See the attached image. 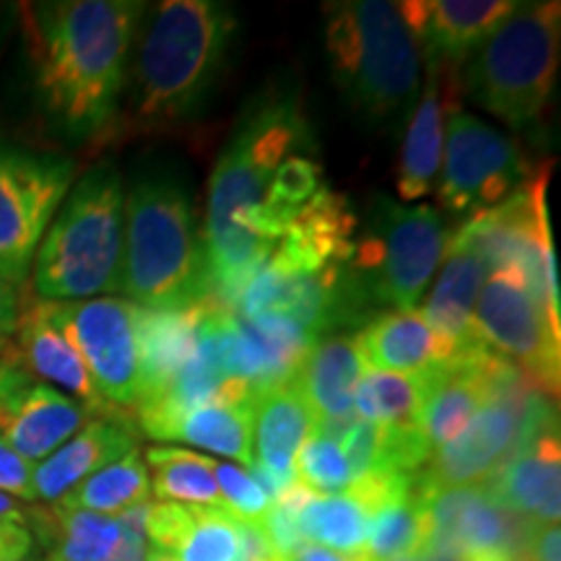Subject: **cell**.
<instances>
[{
	"mask_svg": "<svg viewBox=\"0 0 561 561\" xmlns=\"http://www.w3.org/2000/svg\"><path fill=\"white\" fill-rule=\"evenodd\" d=\"M398 561H419V557H411V559H398Z\"/></svg>",
	"mask_w": 561,
	"mask_h": 561,
	"instance_id": "7dc6e473",
	"label": "cell"
},
{
	"mask_svg": "<svg viewBox=\"0 0 561 561\" xmlns=\"http://www.w3.org/2000/svg\"><path fill=\"white\" fill-rule=\"evenodd\" d=\"M445 170L437 203L455 219L466 221L481 210L500 206L530 178L520 149L502 130L468 115L460 104L450 107Z\"/></svg>",
	"mask_w": 561,
	"mask_h": 561,
	"instance_id": "7c38bea8",
	"label": "cell"
},
{
	"mask_svg": "<svg viewBox=\"0 0 561 561\" xmlns=\"http://www.w3.org/2000/svg\"><path fill=\"white\" fill-rule=\"evenodd\" d=\"M310 128L294 96L263 100L244 115L221 151L208 182L206 244L210 299L234 312L237 299L250 278L263 268L276 244L244 229V216L261 206L265 187L278 164L310 146Z\"/></svg>",
	"mask_w": 561,
	"mask_h": 561,
	"instance_id": "3957f363",
	"label": "cell"
},
{
	"mask_svg": "<svg viewBox=\"0 0 561 561\" xmlns=\"http://www.w3.org/2000/svg\"><path fill=\"white\" fill-rule=\"evenodd\" d=\"M473 331L486 348L515 364L533 388L557 398L561 375V328L515 268L483 280L473 310Z\"/></svg>",
	"mask_w": 561,
	"mask_h": 561,
	"instance_id": "8fae6325",
	"label": "cell"
},
{
	"mask_svg": "<svg viewBox=\"0 0 561 561\" xmlns=\"http://www.w3.org/2000/svg\"><path fill=\"white\" fill-rule=\"evenodd\" d=\"M5 371H9V364L0 362V388H3V380H5Z\"/></svg>",
	"mask_w": 561,
	"mask_h": 561,
	"instance_id": "bcb514c9",
	"label": "cell"
},
{
	"mask_svg": "<svg viewBox=\"0 0 561 561\" xmlns=\"http://www.w3.org/2000/svg\"><path fill=\"white\" fill-rule=\"evenodd\" d=\"M430 385L432 367L411 371V375L367 369L354 390L356 419L380 426L416 424Z\"/></svg>",
	"mask_w": 561,
	"mask_h": 561,
	"instance_id": "f1b7e54d",
	"label": "cell"
},
{
	"mask_svg": "<svg viewBox=\"0 0 561 561\" xmlns=\"http://www.w3.org/2000/svg\"><path fill=\"white\" fill-rule=\"evenodd\" d=\"M144 462L153 476L151 494H157L161 502L224 510L214 476V458L182 450V447H149Z\"/></svg>",
	"mask_w": 561,
	"mask_h": 561,
	"instance_id": "f546056e",
	"label": "cell"
},
{
	"mask_svg": "<svg viewBox=\"0 0 561 561\" xmlns=\"http://www.w3.org/2000/svg\"><path fill=\"white\" fill-rule=\"evenodd\" d=\"M359 219L341 193L322 187L299 210L271 257L286 271L312 273L328 263H351Z\"/></svg>",
	"mask_w": 561,
	"mask_h": 561,
	"instance_id": "d6986e66",
	"label": "cell"
},
{
	"mask_svg": "<svg viewBox=\"0 0 561 561\" xmlns=\"http://www.w3.org/2000/svg\"><path fill=\"white\" fill-rule=\"evenodd\" d=\"M55 312L102 401L133 413L138 401L140 307L121 297H94L55 301Z\"/></svg>",
	"mask_w": 561,
	"mask_h": 561,
	"instance_id": "4fadbf2b",
	"label": "cell"
},
{
	"mask_svg": "<svg viewBox=\"0 0 561 561\" xmlns=\"http://www.w3.org/2000/svg\"><path fill=\"white\" fill-rule=\"evenodd\" d=\"M210 299L191 310L138 312V401L157 396L195 356ZM136 409V405H133Z\"/></svg>",
	"mask_w": 561,
	"mask_h": 561,
	"instance_id": "603a6c76",
	"label": "cell"
},
{
	"mask_svg": "<svg viewBox=\"0 0 561 561\" xmlns=\"http://www.w3.org/2000/svg\"><path fill=\"white\" fill-rule=\"evenodd\" d=\"M151 496V479L149 468L140 458L138 447L123 455L121 460L110 462L102 471L91 473L83 479L79 486H73L66 496L53 504L68 510H87L96 515L117 517L125 510L138 507V504L149 502Z\"/></svg>",
	"mask_w": 561,
	"mask_h": 561,
	"instance_id": "83f0119b",
	"label": "cell"
},
{
	"mask_svg": "<svg viewBox=\"0 0 561 561\" xmlns=\"http://www.w3.org/2000/svg\"><path fill=\"white\" fill-rule=\"evenodd\" d=\"M419 561H460V559H455V557H447V553H421L419 557Z\"/></svg>",
	"mask_w": 561,
	"mask_h": 561,
	"instance_id": "ee69618b",
	"label": "cell"
},
{
	"mask_svg": "<svg viewBox=\"0 0 561 561\" xmlns=\"http://www.w3.org/2000/svg\"><path fill=\"white\" fill-rule=\"evenodd\" d=\"M24 507H21L19 500H13V496L9 494H0V517H9V515H16V512H21Z\"/></svg>",
	"mask_w": 561,
	"mask_h": 561,
	"instance_id": "7bdbcfd3",
	"label": "cell"
},
{
	"mask_svg": "<svg viewBox=\"0 0 561 561\" xmlns=\"http://www.w3.org/2000/svg\"><path fill=\"white\" fill-rule=\"evenodd\" d=\"M21 305H24V301H21L16 286H11L9 280L0 278V341L11 339L13 331H16Z\"/></svg>",
	"mask_w": 561,
	"mask_h": 561,
	"instance_id": "60d3db41",
	"label": "cell"
},
{
	"mask_svg": "<svg viewBox=\"0 0 561 561\" xmlns=\"http://www.w3.org/2000/svg\"><path fill=\"white\" fill-rule=\"evenodd\" d=\"M32 471V462H26L9 442L0 437V494H9L13 500L34 502Z\"/></svg>",
	"mask_w": 561,
	"mask_h": 561,
	"instance_id": "74e56055",
	"label": "cell"
},
{
	"mask_svg": "<svg viewBox=\"0 0 561 561\" xmlns=\"http://www.w3.org/2000/svg\"><path fill=\"white\" fill-rule=\"evenodd\" d=\"M0 362L26 371L45 385H58L60 392L87 405L89 411L104 413L115 409L104 403L96 392L87 364L58 322L55 301L34 299L21 305L16 331L11 339L0 341Z\"/></svg>",
	"mask_w": 561,
	"mask_h": 561,
	"instance_id": "9a60e30c",
	"label": "cell"
},
{
	"mask_svg": "<svg viewBox=\"0 0 561 561\" xmlns=\"http://www.w3.org/2000/svg\"><path fill=\"white\" fill-rule=\"evenodd\" d=\"M445 268L426 299L424 320L430 322L437 341L450 351L453 359L481 348L483 343L473 331V310L483 280L489 278V265L471 248L447 250Z\"/></svg>",
	"mask_w": 561,
	"mask_h": 561,
	"instance_id": "7402d4cb",
	"label": "cell"
},
{
	"mask_svg": "<svg viewBox=\"0 0 561 561\" xmlns=\"http://www.w3.org/2000/svg\"><path fill=\"white\" fill-rule=\"evenodd\" d=\"M515 5V0H405L396 9L421 60L458 70Z\"/></svg>",
	"mask_w": 561,
	"mask_h": 561,
	"instance_id": "2e32d148",
	"label": "cell"
},
{
	"mask_svg": "<svg viewBox=\"0 0 561 561\" xmlns=\"http://www.w3.org/2000/svg\"><path fill=\"white\" fill-rule=\"evenodd\" d=\"M294 479L314 494L333 496L348 489L354 473H351L339 442L312 432V437L301 445L297 460H294Z\"/></svg>",
	"mask_w": 561,
	"mask_h": 561,
	"instance_id": "836d02e7",
	"label": "cell"
},
{
	"mask_svg": "<svg viewBox=\"0 0 561 561\" xmlns=\"http://www.w3.org/2000/svg\"><path fill=\"white\" fill-rule=\"evenodd\" d=\"M442 70L445 66H439V62H426V87L419 94L416 110L411 112L396 172L398 195L403 201L424 198L437 182L442 138H445L442 121H445V112L460 100L455 70L447 68L445 89H442Z\"/></svg>",
	"mask_w": 561,
	"mask_h": 561,
	"instance_id": "44dd1931",
	"label": "cell"
},
{
	"mask_svg": "<svg viewBox=\"0 0 561 561\" xmlns=\"http://www.w3.org/2000/svg\"><path fill=\"white\" fill-rule=\"evenodd\" d=\"M47 561H53V559H47Z\"/></svg>",
	"mask_w": 561,
	"mask_h": 561,
	"instance_id": "681fc988",
	"label": "cell"
},
{
	"mask_svg": "<svg viewBox=\"0 0 561 561\" xmlns=\"http://www.w3.org/2000/svg\"><path fill=\"white\" fill-rule=\"evenodd\" d=\"M307 543L343 553L364 557L369 536V515L346 494H314L297 517Z\"/></svg>",
	"mask_w": 561,
	"mask_h": 561,
	"instance_id": "4dcf8cb0",
	"label": "cell"
},
{
	"mask_svg": "<svg viewBox=\"0 0 561 561\" xmlns=\"http://www.w3.org/2000/svg\"><path fill=\"white\" fill-rule=\"evenodd\" d=\"M32 533H39L42 543L50 549L53 561H107L123 538L117 517L96 515L87 510H68L53 504L47 510H32Z\"/></svg>",
	"mask_w": 561,
	"mask_h": 561,
	"instance_id": "484cf974",
	"label": "cell"
},
{
	"mask_svg": "<svg viewBox=\"0 0 561 561\" xmlns=\"http://www.w3.org/2000/svg\"><path fill=\"white\" fill-rule=\"evenodd\" d=\"M496 502L536 525H559L561 517V442L559 426L538 434L530 445L486 481Z\"/></svg>",
	"mask_w": 561,
	"mask_h": 561,
	"instance_id": "ffe728a7",
	"label": "cell"
},
{
	"mask_svg": "<svg viewBox=\"0 0 561 561\" xmlns=\"http://www.w3.org/2000/svg\"><path fill=\"white\" fill-rule=\"evenodd\" d=\"M561 530L559 525H538L530 538L528 561H561Z\"/></svg>",
	"mask_w": 561,
	"mask_h": 561,
	"instance_id": "ab89813d",
	"label": "cell"
},
{
	"mask_svg": "<svg viewBox=\"0 0 561 561\" xmlns=\"http://www.w3.org/2000/svg\"><path fill=\"white\" fill-rule=\"evenodd\" d=\"M125 187L100 164L73 182L32 261L37 299L83 301L117 291L123 265Z\"/></svg>",
	"mask_w": 561,
	"mask_h": 561,
	"instance_id": "5b68a950",
	"label": "cell"
},
{
	"mask_svg": "<svg viewBox=\"0 0 561 561\" xmlns=\"http://www.w3.org/2000/svg\"><path fill=\"white\" fill-rule=\"evenodd\" d=\"M178 561H242V523L221 507H193Z\"/></svg>",
	"mask_w": 561,
	"mask_h": 561,
	"instance_id": "d6a6232c",
	"label": "cell"
},
{
	"mask_svg": "<svg viewBox=\"0 0 561 561\" xmlns=\"http://www.w3.org/2000/svg\"><path fill=\"white\" fill-rule=\"evenodd\" d=\"M255 462L289 486L294 460L314 432V416L291 382L255 396Z\"/></svg>",
	"mask_w": 561,
	"mask_h": 561,
	"instance_id": "d4e9b609",
	"label": "cell"
},
{
	"mask_svg": "<svg viewBox=\"0 0 561 561\" xmlns=\"http://www.w3.org/2000/svg\"><path fill=\"white\" fill-rule=\"evenodd\" d=\"M34 533L30 517L21 510L16 515L0 517V561H30L34 553Z\"/></svg>",
	"mask_w": 561,
	"mask_h": 561,
	"instance_id": "f35d334b",
	"label": "cell"
},
{
	"mask_svg": "<svg viewBox=\"0 0 561 561\" xmlns=\"http://www.w3.org/2000/svg\"><path fill=\"white\" fill-rule=\"evenodd\" d=\"M138 447V424L130 411L110 409L89 419L79 432L37 462L32 471L34 502H58L91 473Z\"/></svg>",
	"mask_w": 561,
	"mask_h": 561,
	"instance_id": "e0dca14e",
	"label": "cell"
},
{
	"mask_svg": "<svg viewBox=\"0 0 561 561\" xmlns=\"http://www.w3.org/2000/svg\"><path fill=\"white\" fill-rule=\"evenodd\" d=\"M297 512L280 502H271V507L261 517V528L268 538L271 549L276 551L278 559H289L294 553H299L307 546V538L301 536Z\"/></svg>",
	"mask_w": 561,
	"mask_h": 561,
	"instance_id": "8d00e7d4",
	"label": "cell"
},
{
	"mask_svg": "<svg viewBox=\"0 0 561 561\" xmlns=\"http://www.w3.org/2000/svg\"><path fill=\"white\" fill-rule=\"evenodd\" d=\"M146 561H178V559L167 557V553H159V551H149V557H146Z\"/></svg>",
	"mask_w": 561,
	"mask_h": 561,
	"instance_id": "f6af8a7d",
	"label": "cell"
},
{
	"mask_svg": "<svg viewBox=\"0 0 561 561\" xmlns=\"http://www.w3.org/2000/svg\"><path fill=\"white\" fill-rule=\"evenodd\" d=\"M30 561H37V559H30Z\"/></svg>",
	"mask_w": 561,
	"mask_h": 561,
	"instance_id": "c3c4849f",
	"label": "cell"
},
{
	"mask_svg": "<svg viewBox=\"0 0 561 561\" xmlns=\"http://www.w3.org/2000/svg\"><path fill=\"white\" fill-rule=\"evenodd\" d=\"M362 377V359L354 339H328L314 343L299 364L291 385L314 416V432L339 442L356 421L354 390Z\"/></svg>",
	"mask_w": 561,
	"mask_h": 561,
	"instance_id": "ac0fdd59",
	"label": "cell"
},
{
	"mask_svg": "<svg viewBox=\"0 0 561 561\" xmlns=\"http://www.w3.org/2000/svg\"><path fill=\"white\" fill-rule=\"evenodd\" d=\"M216 486H219L224 510L234 515L237 520L261 523V517L268 512L271 500L265 491L252 481V476L237 462H216Z\"/></svg>",
	"mask_w": 561,
	"mask_h": 561,
	"instance_id": "e575fe53",
	"label": "cell"
},
{
	"mask_svg": "<svg viewBox=\"0 0 561 561\" xmlns=\"http://www.w3.org/2000/svg\"><path fill=\"white\" fill-rule=\"evenodd\" d=\"M450 244V229L437 208L403 206L377 195L369 229L354 242L351 268L371 307L413 310Z\"/></svg>",
	"mask_w": 561,
	"mask_h": 561,
	"instance_id": "ba28073f",
	"label": "cell"
},
{
	"mask_svg": "<svg viewBox=\"0 0 561 561\" xmlns=\"http://www.w3.org/2000/svg\"><path fill=\"white\" fill-rule=\"evenodd\" d=\"M73 182V159L0 140V278L16 289Z\"/></svg>",
	"mask_w": 561,
	"mask_h": 561,
	"instance_id": "30bf717a",
	"label": "cell"
},
{
	"mask_svg": "<svg viewBox=\"0 0 561 561\" xmlns=\"http://www.w3.org/2000/svg\"><path fill=\"white\" fill-rule=\"evenodd\" d=\"M94 416L100 413L89 411L53 385L34 380L16 367L5 371L0 388V437L32 466L50 458Z\"/></svg>",
	"mask_w": 561,
	"mask_h": 561,
	"instance_id": "5bb4252c",
	"label": "cell"
},
{
	"mask_svg": "<svg viewBox=\"0 0 561 561\" xmlns=\"http://www.w3.org/2000/svg\"><path fill=\"white\" fill-rule=\"evenodd\" d=\"M559 426L551 396L533 388L523 371H515L496 396L476 413L466 432L434 455L416 473L421 494L455 486H479L494 479L507 462L538 434Z\"/></svg>",
	"mask_w": 561,
	"mask_h": 561,
	"instance_id": "9c48e42d",
	"label": "cell"
},
{
	"mask_svg": "<svg viewBox=\"0 0 561 561\" xmlns=\"http://www.w3.org/2000/svg\"><path fill=\"white\" fill-rule=\"evenodd\" d=\"M356 354L362 367L375 371H411L430 369L434 364L453 362L447 351L432 333L430 322L416 310H392L377 314L364 325V331L354 335Z\"/></svg>",
	"mask_w": 561,
	"mask_h": 561,
	"instance_id": "cb8c5ba5",
	"label": "cell"
},
{
	"mask_svg": "<svg viewBox=\"0 0 561 561\" xmlns=\"http://www.w3.org/2000/svg\"><path fill=\"white\" fill-rule=\"evenodd\" d=\"M325 50L335 87L364 121L388 123L416 102L421 53L396 3L325 5Z\"/></svg>",
	"mask_w": 561,
	"mask_h": 561,
	"instance_id": "8992f818",
	"label": "cell"
},
{
	"mask_svg": "<svg viewBox=\"0 0 561 561\" xmlns=\"http://www.w3.org/2000/svg\"><path fill=\"white\" fill-rule=\"evenodd\" d=\"M252 430H255V398L240 403H203L180 419L172 439L206 447L231 460L252 466Z\"/></svg>",
	"mask_w": 561,
	"mask_h": 561,
	"instance_id": "4316f807",
	"label": "cell"
},
{
	"mask_svg": "<svg viewBox=\"0 0 561 561\" xmlns=\"http://www.w3.org/2000/svg\"><path fill=\"white\" fill-rule=\"evenodd\" d=\"M430 538V512L426 502L413 489L409 500L390 504L369 520L367 551L369 561H398L421 557Z\"/></svg>",
	"mask_w": 561,
	"mask_h": 561,
	"instance_id": "1f68e13d",
	"label": "cell"
},
{
	"mask_svg": "<svg viewBox=\"0 0 561 561\" xmlns=\"http://www.w3.org/2000/svg\"><path fill=\"white\" fill-rule=\"evenodd\" d=\"M284 561H369V559L367 557H343V553L328 551V549H322V546L307 543L299 553H294V557L284 559Z\"/></svg>",
	"mask_w": 561,
	"mask_h": 561,
	"instance_id": "b9f144b4",
	"label": "cell"
},
{
	"mask_svg": "<svg viewBox=\"0 0 561 561\" xmlns=\"http://www.w3.org/2000/svg\"><path fill=\"white\" fill-rule=\"evenodd\" d=\"M561 3H517L515 11L455 70L458 91L512 128L543 115L557 83Z\"/></svg>",
	"mask_w": 561,
	"mask_h": 561,
	"instance_id": "52a82bcc",
	"label": "cell"
},
{
	"mask_svg": "<svg viewBox=\"0 0 561 561\" xmlns=\"http://www.w3.org/2000/svg\"><path fill=\"white\" fill-rule=\"evenodd\" d=\"M123 291L140 310H191L210 299L208 261L193 195L174 172L151 167L125 193Z\"/></svg>",
	"mask_w": 561,
	"mask_h": 561,
	"instance_id": "277c9868",
	"label": "cell"
},
{
	"mask_svg": "<svg viewBox=\"0 0 561 561\" xmlns=\"http://www.w3.org/2000/svg\"><path fill=\"white\" fill-rule=\"evenodd\" d=\"M191 523L193 504H149V510H146V543H149V551L167 553V557L174 559Z\"/></svg>",
	"mask_w": 561,
	"mask_h": 561,
	"instance_id": "d590c367",
	"label": "cell"
},
{
	"mask_svg": "<svg viewBox=\"0 0 561 561\" xmlns=\"http://www.w3.org/2000/svg\"><path fill=\"white\" fill-rule=\"evenodd\" d=\"M237 16L214 0H164L146 5L123 96L104 144L178 130L208 102L227 66Z\"/></svg>",
	"mask_w": 561,
	"mask_h": 561,
	"instance_id": "7a4b0ae2",
	"label": "cell"
},
{
	"mask_svg": "<svg viewBox=\"0 0 561 561\" xmlns=\"http://www.w3.org/2000/svg\"><path fill=\"white\" fill-rule=\"evenodd\" d=\"M144 11L146 3L133 0L21 5L37 104L45 121L73 144L107 136Z\"/></svg>",
	"mask_w": 561,
	"mask_h": 561,
	"instance_id": "6da1fadb",
	"label": "cell"
}]
</instances>
